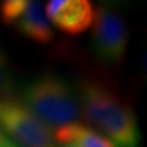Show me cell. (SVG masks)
Wrapping results in <instances>:
<instances>
[{
  "label": "cell",
  "instance_id": "cell-6",
  "mask_svg": "<svg viewBox=\"0 0 147 147\" xmlns=\"http://www.w3.org/2000/svg\"><path fill=\"white\" fill-rule=\"evenodd\" d=\"M49 22L69 36H79L92 25L94 6L88 0H50L44 5Z\"/></svg>",
  "mask_w": 147,
  "mask_h": 147
},
{
  "label": "cell",
  "instance_id": "cell-10",
  "mask_svg": "<svg viewBox=\"0 0 147 147\" xmlns=\"http://www.w3.org/2000/svg\"><path fill=\"white\" fill-rule=\"evenodd\" d=\"M65 147H69V146H65Z\"/></svg>",
  "mask_w": 147,
  "mask_h": 147
},
{
  "label": "cell",
  "instance_id": "cell-1",
  "mask_svg": "<svg viewBox=\"0 0 147 147\" xmlns=\"http://www.w3.org/2000/svg\"><path fill=\"white\" fill-rule=\"evenodd\" d=\"M76 91L85 124L117 147H139L141 132L136 115L112 86L97 79H84Z\"/></svg>",
  "mask_w": 147,
  "mask_h": 147
},
{
  "label": "cell",
  "instance_id": "cell-7",
  "mask_svg": "<svg viewBox=\"0 0 147 147\" xmlns=\"http://www.w3.org/2000/svg\"><path fill=\"white\" fill-rule=\"evenodd\" d=\"M55 144L69 147H117L99 131L81 121H72L53 132Z\"/></svg>",
  "mask_w": 147,
  "mask_h": 147
},
{
  "label": "cell",
  "instance_id": "cell-2",
  "mask_svg": "<svg viewBox=\"0 0 147 147\" xmlns=\"http://www.w3.org/2000/svg\"><path fill=\"white\" fill-rule=\"evenodd\" d=\"M20 102L52 131L80 115L76 88L58 74H40L30 80L21 90Z\"/></svg>",
  "mask_w": 147,
  "mask_h": 147
},
{
  "label": "cell",
  "instance_id": "cell-8",
  "mask_svg": "<svg viewBox=\"0 0 147 147\" xmlns=\"http://www.w3.org/2000/svg\"><path fill=\"white\" fill-rule=\"evenodd\" d=\"M13 90V76L10 61L5 52L0 48V98L11 97Z\"/></svg>",
  "mask_w": 147,
  "mask_h": 147
},
{
  "label": "cell",
  "instance_id": "cell-5",
  "mask_svg": "<svg viewBox=\"0 0 147 147\" xmlns=\"http://www.w3.org/2000/svg\"><path fill=\"white\" fill-rule=\"evenodd\" d=\"M0 21L37 44H48L54 39V30L40 1L5 0L0 4Z\"/></svg>",
  "mask_w": 147,
  "mask_h": 147
},
{
  "label": "cell",
  "instance_id": "cell-9",
  "mask_svg": "<svg viewBox=\"0 0 147 147\" xmlns=\"http://www.w3.org/2000/svg\"><path fill=\"white\" fill-rule=\"evenodd\" d=\"M0 147H20L0 130Z\"/></svg>",
  "mask_w": 147,
  "mask_h": 147
},
{
  "label": "cell",
  "instance_id": "cell-3",
  "mask_svg": "<svg viewBox=\"0 0 147 147\" xmlns=\"http://www.w3.org/2000/svg\"><path fill=\"white\" fill-rule=\"evenodd\" d=\"M90 44L96 58L104 64L118 65L126 54L129 28L121 12L113 5L94 7Z\"/></svg>",
  "mask_w": 147,
  "mask_h": 147
},
{
  "label": "cell",
  "instance_id": "cell-4",
  "mask_svg": "<svg viewBox=\"0 0 147 147\" xmlns=\"http://www.w3.org/2000/svg\"><path fill=\"white\" fill-rule=\"evenodd\" d=\"M0 130L20 147H57L53 131L12 97L0 98Z\"/></svg>",
  "mask_w": 147,
  "mask_h": 147
}]
</instances>
